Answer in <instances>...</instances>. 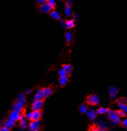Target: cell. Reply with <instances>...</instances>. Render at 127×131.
Wrapping results in <instances>:
<instances>
[{
    "instance_id": "1",
    "label": "cell",
    "mask_w": 127,
    "mask_h": 131,
    "mask_svg": "<svg viewBox=\"0 0 127 131\" xmlns=\"http://www.w3.org/2000/svg\"><path fill=\"white\" fill-rule=\"evenodd\" d=\"M106 114H107V118L110 121L112 125L118 126L121 123L120 117L117 113V111H113V110H111V109H108Z\"/></svg>"
},
{
    "instance_id": "2",
    "label": "cell",
    "mask_w": 127,
    "mask_h": 131,
    "mask_svg": "<svg viewBox=\"0 0 127 131\" xmlns=\"http://www.w3.org/2000/svg\"><path fill=\"white\" fill-rule=\"evenodd\" d=\"M86 102L88 104L91 106H96L99 104L100 100L98 95L96 94H90L87 97Z\"/></svg>"
},
{
    "instance_id": "3",
    "label": "cell",
    "mask_w": 127,
    "mask_h": 131,
    "mask_svg": "<svg viewBox=\"0 0 127 131\" xmlns=\"http://www.w3.org/2000/svg\"><path fill=\"white\" fill-rule=\"evenodd\" d=\"M44 104V100L43 98L41 100H34L31 105V109L32 111H37V110H41Z\"/></svg>"
},
{
    "instance_id": "4",
    "label": "cell",
    "mask_w": 127,
    "mask_h": 131,
    "mask_svg": "<svg viewBox=\"0 0 127 131\" xmlns=\"http://www.w3.org/2000/svg\"><path fill=\"white\" fill-rule=\"evenodd\" d=\"M29 129L32 131H38L41 128V123L40 121H31L28 125Z\"/></svg>"
},
{
    "instance_id": "5",
    "label": "cell",
    "mask_w": 127,
    "mask_h": 131,
    "mask_svg": "<svg viewBox=\"0 0 127 131\" xmlns=\"http://www.w3.org/2000/svg\"><path fill=\"white\" fill-rule=\"evenodd\" d=\"M24 104H25V102H22V101L17 100L16 102H14V104L12 105V108L13 111L21 112L23 110V108H24Z\"/></svg>"
},
{
    "instance_id": "6",
    "label": "cell",
    "mask_w": 127,
    "mask_h": 131,
    "mask_svg": "<svg viewBox=\"0 0 127 131\" xmlns=\"http://www.w3.org/2000/svg\"><path fill=\"white\" fill-rule=\"evenodd\" d=\"M108 93H109L110 100L113 101L117 98L118 93H119V90L115 86H110L109 88V90H108Z\"/></svg>"
},
{
    "instance_id": "7",
    "label": "cell",
    "mask_w": 127,
    "mask_h": 131,
    "mask_svg": "<svg viewBox=\"0 0 127 131\" xmlns=\"http://www.w3.org/2000/svg\"><path fill=\"white\" fill-rule=\"evenodd\" d=\"M52 9V7L50 6V5L48 4V2L44 3L43 4H41L39 8L40 12L41 14H47V13H50Z\"/></svg>"
},
{
    "instance_id": "8",
    "label": "cell",
    "mask_w": 127,
    "mask_h": 131,
    "mask_svg": "<svg viewBox=\"0 0 127 131\" xmlns=\"http://www.w3.org/2000/svg\"><path fill=\"white\" fill-rule=\"evenodd\" d=\"M15 124H16V121L11 119L10 118H9L7 120H5V121H4L2 123V126H5V127H7L9 129H11V128H12L15 126Z\"/></svg>"
},
{
    "instance_id": "9",
    "label": "cell",
    "mask_w": 127,
    "mask_h": 131,
    "mask_svg": "<svg viewBox=\"0 0 127 131\" xmlns=\"http://www.w3.org/2000/svg\"><path fill=\"white\" fill-rule=\"evenodd\" d=\"M42 116V112L41 110L33 111L31 121H40Z\"/></svg>"
},
{
    "instance_id": "10",
    "label": "cell",
    "mask_w": 127,
    "mask_h": 131,
    "mask_svg": "<svg viewBox=\"0 0 127 131\" xmlns=\"http://www.w3.org/2000/svg\"><path fill=\"white\" fill-rule=\"evenodd\" d=\"M21 114L20 112H18V111H13L10 114H9V118H10L11 119L14 120L15 121H17L20 120L21 118Z\"/></svg>"
},
{
    "instance_id": "11",
    "label": "cell",
    "mask_w": 127,
    "mask_h": 131,
    "mask_svg": "<svg viewBox=\"0 0 127 131\" xmlns=\"http://www.w3.org/2000/svg\"><path fill=\"white\" fill-rule=\"evenodd\" d=\"M53 93V89L50 87H46L42 89V94H43V98H46L50 96Z\"/></svg>"
},
{
    "instance_id": "12",
    "label": "cell",
    "mask_w": 127,
    "mask_h": 131,
    "mask_svg": "<svg viewBox=\"0 0 127 131\" xmlns=\"http://www.w3.org/2000/svg\"><path fill=\"white\" fill-rule=\"evenodd\" d=\"M26 116L24 115V114H22L20 118V120H19V126H20L21 128L22 129H25L26 128L28 127V122H27V120H26Z\"/></svg>"
},
{
    "instance_id": "13",
    "label": "cell",
    "mask_w": 127,
    "mask_h": 131,
    "mask_svg": "<svg viewBox=\"0 0 127 131\" xmlns=\"http://www.w3.org/2000/svg\"><path fill=\"white\" fill-rule=\"evenodd\" d=\"M68 82V76H60V79H59V84L61 86H64L67 84Z\"/></svg>"
},
{
    "instance_id": "14",
    "label": "cell",
    "mask_w": 127,
    "mask_h": 131,
    "mask_svg": "<svg viewBox=\"0 0 127 131\" xmlns=\"http://www.w3.org/2000/svg\"><path fill=\"white\" fill-rule=\"evenodd\" d=\"M50 17H52V19H55V20H60L61 19L60 14L56 11H51L50 12Z\"/></svg>"
},
{
    "instance_id": "15",
    "label": "cell",
    "mask_w": 127,
    "mask_h": 131,
    "mask_svg": "<svg viewBox=\"0 0 127 131\" xmlns=\"http://www.w3.org/2000/svg\"><path fill=\"white\" fill-rule=\"evenodd\" d=\"M62 68L64 70V71H65L68 76V75H70L71 74V72H72V66L71 64H64V65H63Z\"/></svg>"
},
{
    "instance_id": "16",
    "label": "cell",
    "mask_w": 127,
    "mask_h": 131,
    "mask_svg": "<svg viewBox=\"0 0 127 131\" xmlns=\"http://www.w3.org/2000/svg\"><path fill=\"white\" fill-rule=\"evenodd\" d=\"M87 116L90 120H95L96 118V112L94 110H90L89 111H87Z\"/></svg>"
},
{
    "instance_id": "17",
    "label": "cell",
    "mask_w": 127,
    "mask_h": 131,
    "mask_svg": "<svg viewBox=\"0 0 127 131\" xmlns=\"http://www.w3.org/2000/svg\"><path fill=\"white\" fill-rule=\"evenodd\" d=\"M107 127V123L106 121H102L98 123V130H104Z\"/></svg>"
},
{
    "instance_id": "18",
    "label": "cell",
    "mask_w": 127,
    "mask_h": 131,
    "mask_svg": "<svg viewBox=\"0 0 127 131\" xmlns=\"http://www.w3.org/2000/svg\"><path fill=\"white\" fill-rule=\"evenodd\" d=\"M64 13H65L66 16L67 17H70L72 15V9H71L70 5H68V4H66L65 7V9H64Z\"/></svg>"
},
{
    "instance_id": "19",
    "label": "cell",
    "mask_w": 127,
    "mask_h": 131,
    "mask_svg": "<svg viewBox=\"0 0 127 131\" xmlns=\"http://www.w3.org/2000/svg\"><path fill=\"white\" fill-rule=\"evenodd\" d=\"M43 98V94H42V89H38L36 92V95L34 96V100H41Z\"/></svg>"
},
{
    "instance_id": "20",
    "label": "cell",
    "mask_w": 127,
    "mask_h": 131,
    "mask_svg": "<svg viewBox=\"0 0 127 131\" xmlns=\"http://www.w3.org/2000/svg\"><path fill=\"white\" fill-rule=\"evenodd\" d=\"M108 108H105V107H100L99 108H98L96 110V112L97 114H99V115H101V114H106L108 111Z\"/></svg>"
},
{
    "instance_id": "21",
    "label": "cell",
    "mask_w": 127,
    "mask_h": 131,
    "mask_svg": "<svg viewBox=\"0 0 127 131\" xmlns=\"http://www.w3.org/2000/svg\"><path fill=\"white\" fill-rule=\"evenodd\" d=\"M117 104H118V106L120 110L123 111L126 114H127V104L117 103Z\"/></svg>"
},
{
    "instance_id": "22",
    "label": "cell",
    "mask_w": 127,
    "mask_h": 131,
    "mask_svg": "<svg viewBox=\"0 0 127 131\" xmlns=\"http://www.w3.org/2000/svg\"><path fill=\"white\" fill-rule=\"evenodd\" d=\"M72 37H73V36H72V33L71 31H68L66 34V41L69 44L72 42Z\"/></svg>"
},
{
    "instance_id": "23",
    "label": "cell",
    "mask_w": 127,
    "mask_h": 131,
    "mask_svg": "<svg viewBox=\"0 0 127 131\" xmlns=\"http://www.w3.org/2000/svg\"><path fill=\"white\" fill-rule=\"evenodd\" d=\"M79 111L82 114H85L88 111V108L85 104H81L79 107Z\"/></svg>"
},
{
    "instance_id": "24",
    "label": "cell",
    "mask_w": 127,
    "mask_h": 131,
    "mask_svg": "<svg viewBox=\"0 0 127 131\" xmlns=\"http://www.w3.org/2000/svg\"><path fill=\"white\" fill-rule=\"evenodd\" d=\"M66 26L69 29L73 28L75 26V24H74V21L72 19H70V20L66 21Z\"/></svg>"
},
{
    "instance_id": "25",
    "label": "cell",
    "mask_w": 127,
    "mask_h": 131,
    "mask_svg": "<svg viewBox=\"0 0 127 131\" xmlns=\"http://www.w3.org/2000/svg\"><path fill=\"white\" fill-rule=\"evenodd\" d=\"M57 0H48V3L50 5V6L52 7V9L56 7V4Z\"/></svg>"
},
{
    "instance_id": "26",
    "label": "cell",
    "mask_w": 127,
    "mask_h": 131,
    "mask_svg": "<svg viewBox=\"0 0 127 131\" xmlns=\"http://www.w3.org/2000/svg\"><path fill=\"white\" fill-rule=\"evenodd\" d=\"M117 113H118V114H119V116L120 118L125 117L126 115V114L125 112H124L123 111H122V110H120V109L119 111H117Z\"/></svg>"
},
{
    "instance_id": "27",
    "label": "cell",
    "mask_w": 127,
    "mask_h": 131,
    "mask_svg": "<svg viewBox=\"0 0 127 131\" xmlns=\"http://www.w3.org/2000/svg\"><path fill=\"white\" fill-rule=\"evenodd\" d=\"M58 74H59V75H60V76H67V74H66V72L64 71V70L63 68H62V69L59 70Z\"/></svg>"
},
{
    "instance_id": "28",
    "label": "cell",
    "mask_w": 127,
    "mask_h": 131,
    "mask_svg": "<svg viewBox=\"0 0 127 131\" xmlns=\"http://www.w3.org/2000/svg\"><path fill=\"white\" fill-rule=\"evenodd\" d=\"M121 124H122V126H123V127L127 128V118L124 119L123 121L121 122Z\"/></svg>"
},
{
    "instance_id": "29",
    "label": "cell",
    "mask_w": 127,
    "mask_h": 131,
    "mask_svg": "<svg viewBox=\"0 0 127 131\" xmlns=\"http://www.w3.org/2000/svg\"><path fill=\"white\" fill-rule=\"evenodd\" d=\"M31 116H32V112H28V113H27V114H26V117L27 119H28V120H30V121H31Z\"/></svg>"
},
{
    "instance_id": "30",
    "label": "cell",
    "mask_w": 127,
    "mask_h": 131,
    "mask_svg": "<svg viewBox=\"0 0 127 131\" xmlns=\"http://www.w3.org/2000/svg\"><path fill=\"white\" fill-rule=\"evenodd\" d=\"M61 24H62V27L64 28H67V26H66V20L63 19V20L61 21Z\"/></svg>"
},
{
    "instance_id": "31",
    "label": "cell",
    "mask_w": 127,
    "mask_h": 131,
    "mask_svg": "<svg viewBox=\"0 0 127 131\" xmlns=\"http://www.w3.org/2000/svg\"><path fill=\"white\" fill-rule=\"evenodd\" d=\"M9 129L7 128V127H5V126H2V125L0 126V131H9Z\"/></svg>"
},
{
    "instance_id": "32",
    "label": "cell",
    "mask_w": 127,
    "mask_h": 131,
    "mask_svg": "<svg viewBox=\"0 0 127 131\" xmlns=\"http://www.w3.org/2000/svg\"><path fill=\"white\" fill-rule=\"evenodd\" d=\"M47 2H48V0H36V2L39 5H41V4H43L44 3H46Z\"/></svg>"
},
{
    "instance_id": "33",
    "label": "cell",
    "mask_w": 127,
    "mask_h": 131,
    "mask_svg": "<svg viewBox=\"0 0 127 131\" xmlns=\"http://www.w3.org/2000/svg\"><path fill=\"white\" fill-rule=\"evenodd\" d=\"M30 92H31V90H27L26 92V94H29Z\"/></svg>"
},
{
    "instance_id": "34",
    "label": "cell",
    "mask_w": 127,
    "mask_h": 131,
    "mask_svg": "<svg viewBox=\"0 0 127 131\" xmlns=\"http://www.w3.org/2000/svg\"><path fill=\"white\" fill-rule=\"evenodd\" d=\"M67 1H68V0H67Z\"/></svg>"
}]
</instances>
